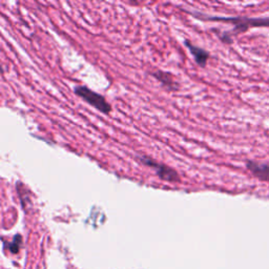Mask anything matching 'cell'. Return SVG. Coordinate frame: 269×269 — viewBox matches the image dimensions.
Wrapping results in <instances>:
<instances>
[{
  "mask_svg": "<svg viewBox=\"0 0 269 269\" xmlns=\"http://www.w3.org/2000/svg\"><path fill=\"white\" fill-rule=\"evenodd\" d=\"M197 18L209 21H225L232 22L235 25V32L239 33L249 28L255 27H269V17L266 18H247V17H219V16H208L201 14V13H193Z\"/></svg>",
  "mask_w": 269,
  "mask_h": 269,
  "instance_id": "cell-1",
  "label": "cell"
},
{
  "mask_svg": "<svg viewBox=\"0 0 269 269\" xmlns=\"http://www.w3.org/2000/svg\"><path fill=\"white\" fill-rule=\"evenodd\" d=\"M75 94L84 100L86 103L95 107L96 110L103 114H110L112 112V105L108 103L103 96L96 93L86 86L78 85L74 88Z\"/></svg>",
  "mask_w": 269,
  "mask_h": 269,
  "instance_id": "cell-2",
  "label": "cell"
},
{
  "mask_svg": "<svg viewBox=\"0 0 269 269\" xmlns=\"http://www.w3.org/2000/svg\"><path fill=\"white\" fill-rule=\"evenodd\" d=\"M138 160L142 164L149 166V168L155 170L157 176L161 179V180L166 182H171V183H177L180 181V176H179V174L174 168H169V166L159 163L155 161L153 159L146 156L138 157Z\"/></svg>",
  "mask_w": 269,
  "mask_h": 269,
  "instance_id": "cell-3",
  "label": "cell"
},
{
  "mask_svg": "<svg viewBox=\"0 0 269 269\" xmlns=\"http://www.w3.org/2000/svg\"><path fill=\"white\" fill-rule=\"evenodd\" d=\"M184 43H185V46L187 47V49L189 50V52L191 53V55L194 56L197 65L202 67H204L205 66H206L208 58H209V53L206 52V50H205L204 49L195 46V44L191 43L189 40H185Z\"/></svg>",
  "mask_w": 269,
  "mask_h": 269,
  "instance_id": "cell-4",
  "label": "cell"
},
{
  "mask_svg": "<svg viewBox=\"0 0 269 269\" xmlns=\"http://www.w3.org/2000/svg\"><path fill=\"white\" fill-rule=\"evenodd\" d=\"M248 170L253 176L269 182V163H260L255 161H248L246 163Z\"/></svg>",
  "mask_w": 269,
  "mask_h": 269,
  "instance_id": "cell-5",
  "label": "cell"
},
{
  "mask_svg": "<svg viewBox=\"0 0 269 269\" xmlns=\"http://www.w3.org/2000/svg\"><path fill=\"white\" fill-rule=\"evenodd\" d=\"M151 76L161 83L165 88H168V91H177L178 89V85H177L178 83L175 81L174 76L171 74L158 69V70H155V72H152Z\"/></svg>",
  "mask_w": 269,
  "mask_h": 269,
  "instance_id": "cell-6",
  "label": "cell"
},
{
  "mask_svg": "<svg viewBox=\"0 0 269 269\" xmlns=\"http://www.w3.org/2000/svg\"><path fill=\"white\" fill-rule=\"evenodd\" d=\"M21 242H22V239H21V235H15L14 240H13L12 243H10L9 244V249L13 252V253H16L19 252V248H20L21 246Z\"/></svg>",
  "mask_w": 269,
  "mask_h": 269,
  "instance_id": "cell-7",
  "label": "cell"
}]
</instances>
